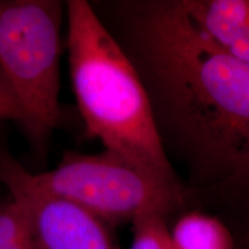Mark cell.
<instances>
[{"mask_svg":"<svg viewBox=\"0 0 249 249\" xmlns=\"http://www.w3.org/2000/svg\"><path fill=\"white\" fill-rule=\"evenodd\" d=\"M33 176L40 188L110 225L133 223L149 213L167 219L187 205L183 188L158 181L107 150L95 155L67 151L54 169Z\"/></svg>","mask_w":249,"mask_h":249,"instance_id":"obj_4","label":"cell"},{"mask_svg":"<svg viewBox=\"0 0 249 249\" xmlns=\"http://www.w3.org/2000/svg\"><path fill=\"white\" fill-rule=\"evenodd\" d=\"M194 23L227 53L249 65V0H182Z\"/></svg>","mask_w":249,"mask_h":249,"instance_id":"obj_6","label":"cell"},{"mask_svg":"<svg viewBox=\"0 0 249 249\" xmlns=\"http://www.w3.org/2000/svg\"><path fill=\"white\" fill-rule=\"evenodd\" d=\"M0 185L23 213L35 249H120L110 224L40 188L33 172L4 144H0Z\"/></svg>","mask_w":249,"mask_h":249,"instance_id":"obj_5","label":"cell"},{"mask_svg":"<svg viewBox=\"0 0 249 249\" xmlns=\"http://www.w3.org/2000/svg\"><path fill=\"white\" fill-rule=\"evenodd\" d=\"M244 222L231 227L235 239V249H249V214H242Z\"/></svg>","mask_w":249,"mask_h":249,"instance_id":"obj_11","label":"cell"},{"mask_svg":"<svg viewBox=\"0 0 249 249\" xmlns=\"http://www.w3.org/2000/svg\"><path fill=\"white\" fill-rule=\"evenodd\" d=\"M239 177H249V164L247 165V167L244 170V172H242ZM245 213H249V209L247 211H245V213H242V214H245Z\"/></svg>","mask_w":249,"mask_h":249,"instance_id":"obj_12","label":"cell"},{"mask_svg":"<svg viewBox=\"0 0 249 249\" xmlns=\"http://www.w3.org/2000/svg\"><path fill=\"white\" fill-rule=\"evenodd\" d=\"M138 71L165 148L204 177L249 164V65L194 23L182 0L90 1Z\"/></svg>","mask_w":249,"mask_h":249,"instance_id":"obj_1","label":"cell"},{"mask_svg":"<svg viewBox=\"0 0 249 249\" xmlns=\"http://www.w3.org/2000/svg\"><path fill=\"white\" fill-rule=\"evenodd\" d=\"M66 23L71 89L87 135L151 178L182 188L138 71L90 1H66Z\"/></svg>","mask_w":249,"mask_h":249,"instance_id":"obj_2","label":"cell"},{"mask_svg":"<svg viewBox=\"0 0 249 249\" xmlns=\"http://www.w3.org/2000/svg\"><path fill=\"white\" fill-rule=\"evenodd\" d=\"M66 1L0 0V71L26 111L22 127L38 155L60 119L61 27Z\"/></svg>","mask_w":249,"mask_h":249,"instance_id":"obj_3","label":"cell"},{"mask_svg":"<svg viewBox=\"0 0 249 249\" xmlns=\"http://www.w3.org/2000/svg\"><path fill=\"white\" fill-rule=\"evenodd\" d=\"M15 121L23 127L27 116L20 98L8 82L7 77L0 71V123Z\"/></svg>","mask_w":249,"mask_h":249,"instance_id":"obj_10","label":"cell"},{"mask_svg":"<svg viewBox=\"0 0 249 249\" xmlns=\"http://www.w3.org/2000/svg\"><path fill=\"white\" fill-rule=\"evenodd\" d=\"M0 249H35L23 213L11 197L0 202Z\"/></svg>","mask_w":249,"mask_h":249,"instance_id":"obj_8","label":"cell"},{"mask_svg":"<svg viewBox=\"0 0 249 249\" xmlns=\"http://www.w3.org/2000/svg\"><path fill=\"white\" fill-rule=\"evenodd\" d=\"M170 234L174 249H235L231 227L220 218L197 210L180 214Z\"/></svg>","mask_w":249,"mask_h":249,"instance_id":"obj_7","label":"cell"},{"mask_svg":"<svg viewBox=\"0 0 249 249\" xmlns=\"http://www.w3.org/2000/svg\"><path fill=\"white\" fill-rule=\"evenodd\" d=\"M130 249H174L166 218L156 213L136 218Z\"/></svg>","mask_w":249,"mask_h":249,"instance_id":"obj_9","label":"cell"}]
</instances>
